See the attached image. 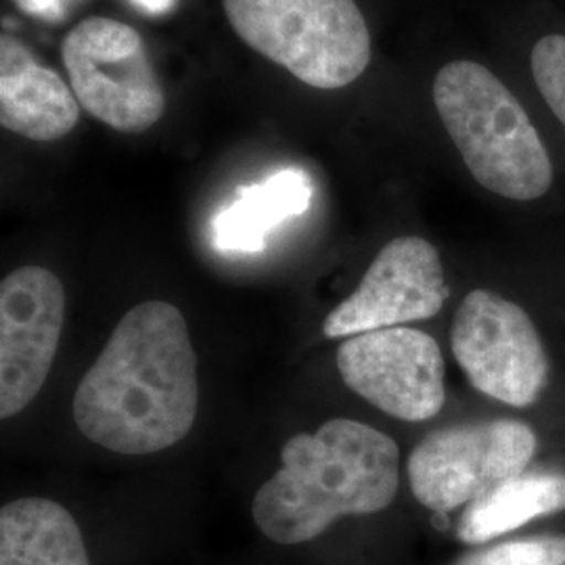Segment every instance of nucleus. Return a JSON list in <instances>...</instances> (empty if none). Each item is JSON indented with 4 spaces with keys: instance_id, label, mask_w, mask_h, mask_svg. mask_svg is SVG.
<instances>
[{
    "instance_id": "nucleus-1",
    "label": "nucleus",
    "mask_w": 565,
    "mask_h": 565,
    "mask_svg": "<svg viewBox=\"0 0 565 565\" xmlns=\"http://www.w3.org/2000/svg\"><path fill=\"white\" fill-rule=\"evenodd\" d=\"M198 356L181 310L162 300L124 315L74 396L82 434L118 455L179 445L198 417Z\"/></svg>"
},
{
    "instance_id": "nucleus-2",
    "label": "nucleus",
    "mask_w": 565,
    "mask_h": 565,
    "mask_svg": "<svg viewBox=\"0 0 565 565\" xmlns=\"http://www.w3.org/2000/svg\"><path fill=\"white\" fill-rule=\"evenodd\" d=\"M401 448L352 419L324 422L281 450V469L252 503L258 530L282 546L312 543L342 518L375 515L398 497Z\"/></svg>"
},
{
    "instance_id": "nucleus-3",
    "label": "nucleus",
    "mask_w": 565,
    "mask_h": 565,
    "mask_svg": "<svg viewBox=\"0 0 565 565\" xmlns=\"http://www.w3.org/2000/svg\"><path fill=\"white\" fill-rule=\"evenodd\" d=\"M434 105L471 177L486 191L534 202L553 184V163L539 130L505 82L486 65L459 60L436 74Z\"/></svg>"
},
{
    "instance_id": "nucleus-4",
    "label": "nucleus",
    "mask_w": 565,
    "mask_h": 565,
    "mask_svg": "<svg viewBox=\"0 0 565 565\" xmlns=\"http://www.w3.org/2000/svg\"><path fill=\"white\" fill-rule=\"evenodd\" d=\"M247 46L298 81L335 90L371 63V32L356 0H223Z\"/></svg>"
},
{
    "instance_id": "nucleus-5",
    "label": "nucleus",
    "mask_w": 565,
    "mask_h": 565,
    "mask_svg": "<svg viewBox=\"0 0 565 565\" xmlns=\"http://www.w3.org/2000/svg\"><path fill=\"white\" fill-rule=\"evenodd\" d=\"M61 57L78 103L109 128L135 135L162 118V82L135 28L88 18L63 39Z\"/></svg>"
},
{
    "instance_id": "nucleus-6",
    "label": "nucleus",
    "mask_w": 565,
    "mask_h": 565,
    "mask_svg": "<svg viewBox=\"0 0 565 565\" xmlns=\"http://www.w3.org/2000/svg\"><path fill=\"white\" fill-rule=\"evenodd\" d=\"M536 446L534 429L513 419L443 427L411 452L408 484L425 509L446 515L524 473Z\"/></svg>"
},
{
    "instance_id": "nucleus-7",
    "label": "nucleus",
    "mask_w": 565,
    "mask_h": 565,
    "mask_svg": "<svg viewBox=\"0 0 565 565\" xmlns=\"http://www.w3.org/2000/svg\"><path fill=\"white\" fill-rule=\"evenodd\" d=\"M450 348L471 385L499 403L525 408L545 392L548 359L530 315L490 289H473L459 303Z\"/></svg>"
},
{
    "instance_id": "nucleus-8",
    "label": "nucleus",
    "mask_w": 565,
    "mask_h": 565,
    "mask_svg": "<svg viewBox=\"0 0 565 565\" xmlns=\"http://www.w3.org/2000/svg\"><path fill=\"white\" fill-rule=\"evenodd\" d=\"M338 369L354 394L401 422L422 424L445 406V356L422 329L404 324L345 338Z\"/></svg>"
},
{
    "instance_id": "nucleus-9",
    "label": "nucleus",
    "mask_w": 565,
    "mask_h": 565,
    "mask_svg": "<svg viewBox=\"0 0 565 565\" xmlns=\"http://www.w3.org/2000/svg\"><path fill=\"white\" fill-rule=\"evenodd\" d=\"M445 264L424 237H396L382 247L359 287L324 319L327 338L425 321L448 300Z\"/></svg>"
},
{
    "instance_id": "nucleus-10",
    "label": "nucleus",
    "mask_w": 565,
    "mask_h": 565,
    "mask_svg": "<svg viewBox=\"0 0 565 565\" xmlns=\"http://www.w3.org/2000/svg\"><path fill=\"white\" fill-rule=\"evenodd\" d=\"M65 319V289L42 266H23L0 285V417L32 403L49 377Z\"/></svg>"
},
{
    "instance_id": "nucleus-11",
    "label": "nucleus",
    "mask_w": 565,
    "mask_h": 565,
    "mask_svg": "<svg viewBox=\"0 0 565 565\" xmlns=\"http://www.w3.org/2000/svg\"><path fill=\"white\" fill-rule=\"evenodd\" d=\"M81 121L72 86L11 34L0 39V124L30 141H60Z\"/></svg>"
},
{
    "instance_id": "nucleus-12",
    "label": "nucleus",
    "mask_w": 565,
    "mask_h": 565,
    "mask_svg": "<svg viewBox=\"0 0 565 565\" xmlns=\"http://www.w3.org/2000/svg\"><path fill=\"white\" fill-rule=\"evenodd\" d=\"M312 193V179L300 168H282L242 186L212 218V245L231 256L263 252L275 228L308 212Z\"/></svg>"
},
{
    "instance_id": "nucleus-13",
    "label": "nucleus",
    "mask_w": 565,
    "mask_h": 565,
    "mask_svg": "<svg viewBox=\"0 0 565 565\" xmlns=\"http://www.w3.org/2000/svg\"><path fill=\"white\" fill-rule=\"evenodd\" d=\"M0 565H93L81 525L65 507L25 497L0 509Z\"/></svg>"
},
{
    "instance_id": "nucleus-14",
    "label": "nucleus",
    "mask_w": 565,
    "mask_h": 565,
    "mask_svg": "<svg viewBox=\"0 0 565 565\" xmlns=\"http://www.w3.org/2000/svg\"><path fill=\"white\" fill-rule=\"evenodd\" d=\"M559 511H565V473L524 471L465 507L457 536L482 545Z\"/></svg>"
},
{
    "instance_id": "nucleus-15",
    "label": "nucleus",
    "mask_w": 565,
    "mask_h": 565,
    "mask_svg": "<svg viewBox=\"0 0 565 565\" xmlns=\"http://www.w3.org/2000/svg\"><path fill=\"white\" fill-rule=\"evenodd\" d=\"M457 565H565V536L507 541L469 553Z\"/></svg>"
},
{
    "instance_id": "nucleus-16",
    "label": "nucleus",
    "mask_w": 565,
    "mask_h": 565,
    "mask_svg": "<svg viewBox=\"0 0 565 565\" xmlns=\"http://www.w3.org/2000/svg\"><path fill=\"white\" fill-rule=\"evenodd\" d=\"M532 76L546 105L565 126V36L548 34L534 44Z\"/></svg>"
},
{
    "instance_id": "nucleus-17",
    "label": "nucleus",
    "mask_w": 565,
    "mask_h": 565,
    "mask_svg": "<svg viewBox=\"0 0 565 565\" xmlns=\"http://www.w3.org/2000/svg\"><path fill=\"white\" fill-rule=\"evenodd\" d=\"M23 13L42 20L60 21L65 18V0H15Z\"/></svg>"
}]
</instances>
